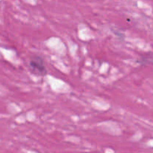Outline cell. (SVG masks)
<instances>
[{
  "label": "cell",
  "instance_id": "obj_1",
  "mask_svg": "<svg viewBox=\"0 0 153 153\" xmlns=\"http://www.w3.org/2000/svg\"><path fill=\"white\" fill-rule=\"evenodd\" d=\"M29 68L36 76H43L46 74V68L43 58L38 55H34L29 61Z\"/></svg>",
  "mask_w": 153,
  "mask_h": 153
}]
</instances>
